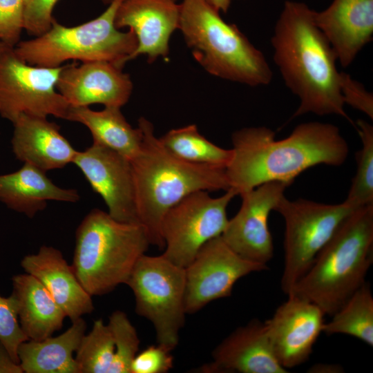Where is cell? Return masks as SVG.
Segmentation results:
<instances>
[{"label": "cell", "instance_id": "cell-36", "mask_svg": "<svg viewBox=\"0 0 373 373\" xmlns=\"http://www.w3.org/2000/svg\"><path fill=\"white\" fill-rule=\"evenodd\" d=\"M0 373H23L18 363L10 356L0 341Z\"/></svg>", "mask_w": 373, "mask_h": 373}, {"label": "cell", "instance_id": "cell-10", "mask_svg": "<svg viewBox=\"0 0 373 373\" xmlns=\"http://www.w3.org/2000/svg\"><path fill=\"white\" fill-rule=\"evenodd\" d=\"M61 67L31 65L1 42V116L12 123L22 115L66 119L70 105L56 88Z\"/></svg>", "mask_w": 373, "mask_h": 373}, {"label": "cell", "instance_id": "cell-1", "mask_svg": "<svg viewBox=\"0 0 373 373\" xmlns=\"http://www.w3.org/2000/svg\"><path fill=\"white\" fill-rule=\"evenodd\" d=\"M231 141L232 157L225 171L238 195L271 181L291 184L307 169L340 166L349 154L339 128L318 122L302 123L280 140L265 126L246 127L233 132Z\"/></svg>", "mask_w": 373, "mask_h": 373}, {"label": "cell", "instance_id": "cell-26", "mask_svg": "<svg viewBox=\"0 0 373 373\" xmlns=\"http://www.w3.org/2000/svg\"><path fill=\"white\" fill-rule=\"evenodd\" d=\"M159 140L171 154L189 163L226 168L232 157L231 149H223L208 140L195 124L171 129Z\"/></svg>", "mask_w": 373, "mask_h": 373}, {"label": "cell", "instance_id": "cell-16", "mask_svg": "<svg viewBox=\"0 0 373 373\" xmlns=\"http://www.w3.org/2000/svg\"><path fill=\"white\" fill-rule=\"evenodd\" d=\"M56 88L72 106L100 104L121 108L130 99L133 85L122 68L95 61L62 65Z\"/></svg>", "mask_w": 373, "mask_h": 373}, {"label": "cell", "instance_id": "cell-41", "mask_svg": "<svg viewBox=\"0 0 373 373\" xmlns=\"http://www.w3.org/2000/svg\"><path fill=\"white\" fill-rule=\"evenodd\" d=\"M175 1H177V0H175Z\"/></svg>", "mask_w": 373, "mask_h": 373}, {"label": "cell", "instance_id": "cell-14", "mask_svg": "<svg viewBox=\"0 0 373 373\" xmlns=\"http://www.w3.org/2000/svg\"><path fill=\"white\" fill-rule=\"evenodd\" d=\"M74 163L93 191L104 200L108 214L125 223H140L131 161L115 151L93 143L77 151Z\"/></svg>", "mask_w": 373, "mask_h": 373}, {"label": "cell", "instance_id": "cell-32", "mask_svg": "<svg viewBox=\"0 0 373 373\" xmlns=\"http://www.w3.org/2000/svg\"><path fill=\"white\" fill-rule=\"evenodd\" d=\"M23 0H0V39L15 47L24 30Z\"/></svg>", "mask_w": 373, "mask_h": 373}, {"label": "cell", "instance_id": "cell-17", "mask_svg": "<svg viewBox=\"0 0 373 373\" xmlns=\"http://www.w3.org/2000/svg\"><path fill=\"white\" fill-rule=\"evenodd\" d=\"M180 4L175 0H122L115 25L128 27L135 33L137 48L130 60L146 55L149 63L169 53V41L178 29Z\"/></svg>", "mask_w": 373, "mask_h": 373}, {"label": "cell", "instance_id": "cell-4", "mask_svg": "<svg viewBox=\"0 0 373 373\" xmlns=\"http://www.w3.org/2000/svg\"><path fill=\"white\" fill-rule=\"evenodd\" d=\"M372 262L370 204L358 207L343 221L289 295L305 298L332 316L365 283Z\"/></svg>", "mask_w": 373, "mask_h": 373}, {"label": "cell", "instance_id": "cell-33", "mask_svg": "<svg viewBox=\"0 0 373 373\" xmlns=\"http://www.w3.org/2000/svg\"><path fill=\"white\" fill-rule=\"evenodd\" d=\"M171 350L157 344L151 345L137 353L131 366V373H166L173 366Z\"/></svg>", "mask_w": 373, "mask_h": 373}, {"label": "cell", "instance_id": "cell-7", "mask_svg": "<svg viewBox=\"0 0 373 373\" xmlns=\"http://www.w3.org/2000/svg\"><path fill=\"white\" fill-rule=\"evenodd\" d=\"M122 0H112L97 17L78 26L53 20L50 28L34 38L19 41L15 50L27 63L55 68L68 60L108 61L123 68L137 48L133 31L117 28L115 18Z\"/></svg>", "mask_w": 373, "mask_h": 373}, {"label": "cell", "instance_id": "cell-3", "mask_svg": "<svg viewBox=\"0 0 373 373\" xmlns=\"http://www.w3.org/2000/svg\"><path fill=\"white\" fill-rule=\"evenodd\" d=\"M138 127L142 144L131 160L137 215L150 245L162 249L161 224L171 207L193 192L226 191L230 186L225 168L182 161L162 145L150 121L140 117Z\"/></svg>", "mask_w": 373, "mask_h": 373}, {"label": "cell", "instance_id": "cell-2", "mask_svg": "<svg viewBox=\"0 0 373 373\" xmlns=\"http://www.w3.org/2000/svg\"><path fill=\"white\" fill-rule=\"evenodd\" d=\"M314 11L303 2H285L271 39L274 61L287 87L300 99L293 117L334 114L351 122L344 109L336 55L316 25Z\"/></svg>", "mask_w": 373, "mask_h": 373}, {"label": "cell", "instance_id": "cell-28", "mask_svg": "<svg viewBox=\"0 0 373 373\" xmlns=\"http://www.w3.org/2000/svg\"><path fill=\"white\" fill-rule=\"evenodd\" d=\"M114 353V339L108 324H105L102 319L95 320L75 352L79 372L108 373Z\"/></svg>", "mask_w": 373, "mask_h": 373}, {"label": "cell", "instance_id": "cell-29", "mask_svg": "<svg viewBox=\"0 0 373 373\" xmlns=\"http://www.w3.org/2000/svg\"><path fill=\"white\" fill-rule=\"evenodd\" d=\"M356 126L362 149L356 153V173L345 201L360 207L373 204V127L363 119Z\"/></svg>", "mask_w": 373, "mask_h": 373}, {"label": "cell", "instance_id": "cell-25", "mask_svg": "<svg viewBox=\"0 0 373 373\" xmlns=\"http://www.w3.org/2000/svg\"><path fill=\"white\" fill-rule=\"evenodd\" d=\"M119 107L93 111L88 106H70L66 119L82 124L90 131L93 143L111 149L130 161L140 152L142 133L133 128Z\"/></svg>", "mask_w": 373, "mask_h": 373}, {"label": "cell", "instance_id": "cell-22", "mask_svg": "<svg viewBox=\"0 0 373 373\" xmlns=\"http://www.w3.org/2000/svg\"><path fill=\"white\" fill-rule=\"evenodd\" d=\"M79 198L76 190L55 185L45 171L28 163L13 173L0 175V200L29 218L44 210L48 200L75 202Z\"/></svg>", "mask_w": 373, "mask_h": 373}, {"label": "cell", "instance_id": "cell-5", "mask_svg": "<svg viewBox=\"0 0 373 373\" xmlns=\"http://www.w3.org/2000/svg\"><path fill=\"white\" fill-rule=\"evenodd\" d=\"M178 29L194 59L210 75L250 86L271 82L273 72L263 53L202 0L182 1Z\"/></svg>", "mask_w": 373, "mask_h": 373}, {"label": "cell", "instance_id": "cell-13", "mask_svg": "<svg viewBox=\"0 0 373 373\" xmlns=\"http://www.w3.org/2000/svg\"><path fill=\"white\" fill-rule=\"evenodd\" d=\"M290 184L271 181L244 192L238 213L229 220L221 238L236 254L250 261L267 265L274 255L268 217L285 196Z\"/></svg>", "mask_w": 373, "mask_h": 373}, {"label": "cell", "instance_id": "cell-6", "mask_svg": "<svg viewBox=\"0 0 373 373\" xmlns=\"http://www.w3.org/2000/svg\"><path fill=\"white\" fill-rule=\"evenodd\" d=\"M150 242L141 224L125 223L92 209L75 233L72 267L85 290L102 296L126 284Z\"/></svg>", "mask_w": 373, "mask_h": 373}, {"label": "cell", "instance_id": "cell-19", "mask_svg": "<svg viewBox=\"0 0 373 373\" xmlns=\"http://www.w3.org/2000/svg\"><path fill=\"white\" fill-rule=\"evenodd\" d=\"M314 21L347 67L372 39L373 0H333L324 10L314 11Z\"/></svg>", "mask_w": 373, "mask_h": 373}, {"label": "cell", "instance_id": "cell-20", "mask_svg": "<svg viewBox=\"0 0 373 373\" xmlns=\"http://www.w3.org/2000/svg\"><path fill=\"white\" fill-rule=\"evenodd\" d=\"M21 266L42 283L71 321L94 310L92 296L59 249L42 246L37 254L25 256Z\"/></svg>", "mask_w": 373, "mask_h": 373}, {"label": "cell", "instance_id": "cell-24", "mask_svg": "<svg viewBox=\"0 0 373 373\" xmlns=\"http://www.w3.org/2000/svg\"><path fill=\"white\" fill-rule=\"evenodd\" d=\"M86 328V323L81 317L57 336L23 342L17 351L23 373H79L74 354Z\"/></svg>", "mask_w": 373, "mask_h": 373}, {"label": "cell", "instance_id": "cell-8", "mask_svg": "<svg viewBox=\"0 0 373 373\" xmlns=\"http://www.w3.org/2000/svg\"><path fill=\"white\" fill-rule=\"evenodd\" d=\"M126 285L135 296V312L153 325L157 344L174 350L186 314L184 268L162 254H144L137 261Z\"/></svg>", "mask_w": 373, "mask_h": 373}, {"label": "cell", "instance_id": "cell-40", "mask_svg": "<svg viewBox=\"0 0 373 373\" xmlns=\"http://www.w3.org/2000/svg\"><path fill=\"white\" fill-rule=\"evenodd\" d=\"M1 39H0V44H1Z\"/></svg>", "mask_w": 373, "mask_h": 373}, {"label": "cell", "instance_id": "cell-38", "mask_svg": "<svg viewBox=\"0 0 373 373\" xmlns=\"http://www.w3.org/2000/svg\"><path fill=\"white\" fill-rule=\"evenodd\" d=\"M213 9L226 13L231 5V0H202Z\"/></svg>", "mask_w": 373, "mask_h": 373}, {"label": "cell", "instance_id": "cell-23", "mask_svg": "<svg viewBox=\"0 0 373 373\" xmlns=\"http://www.w3.org/2000/svg\"><path fill=\"white\" fill-rule=\"evenodd\" d=\"M12 283L19 322L29 340H44L61 329L66 316L38 279L25 273Z\"/></svg>", "mask_w": 373, "mask_h": 373}, {"label": "cell", "instance_id": "cell-21", "mask_svg": "<svg viewBox=\"0 0 373 373\" xmlns=\"http://www.w3.org/2000/svg\"><path fill=\"white\" fill-rule=\"evenodd\" d=\"M12 146L20 161L47 171L73 162L77 151L47 117L22 115L14 123Z\"/></svg>", "mask_w": 373, "mask_h": 373}, {"label": "cell", "instance_id": "cell-11", "mask_svg": "<svg viewBox=\"0 0 373 373\" xmlns=\"http://www.w3.org/2000/svg\"><path fill=\"white\" fill-rule=\"evenodd\" d=\"M237 195L231 188L218 198L198 191L171 207L161 224L162 255L179 267L188 266L204 244L222 236L229 221L227 207Z\"/></svg>", "mask_w": 373, "mask_h": 373}, {"label": "cell", "instance_id": "cell-12", "mask_svg": "<svg viewBox=\"0 0 373 373\" xmlns=\"http://www.w3.org/2000/svg\"><path fill=\"white\" fill-rule=\"evenodd\" d=\"M267 269V265L236 254L221 236L209 240L184 268L186 313L194 314L213 300L230 296L239 279Z\"/></svg>", "mask_w": 373, "mask_h": 373}, {"label": "cell", "instance_id": "cell-35", "mask_svg": "<svg viewBox=\"0 0 373 373\" xmlns=\"http://www.w3.org/2000/svg\"><path fill=\"white\" fill-rule=\"evenodd\" d=\"M341 92L344 104L373 119V95L364 86L344 72H341Z\"/></svg>", "mask_w": 373, "mask_h": 373}, {"label": "cell", "instance_id": "cell-18", "mask_svg": "<svg viewBox=\"0 0 373 373\" xmlns=\"http://www.w3.org/2000/svg\"><path fill=\"white\" fill-rule=\"evenodd\" d=\"M213 361L201 367L206 372L287 373L278 361L264 322L252 320L238 327L212 352Z\"/></svg>", "mask_w": 373, "mask_h": 373}, {"label": "cell", "instance_id": "cell-30", "mask_svg": "<svg viewBox=\"0 0 373 373\" xmlns=\"http://www.w3.org/2000/svg\"><path fill=\"white\" fill-rule=\"evenodd\" d=\"M115 345V353L108 373H131L132 362L137 354L140 339L127 315L116 310L109 316Z\"/></svg>", "mask_w": 373, "mask_h": 373}, {"label": "cell", "instance_id": "cell-9", "mask_svg": "<svg viewBox=\"0 0 373 373\" xmlns=\"http://www.w3.org/2000/svg\"><path fill=\"white\" fill-rule=\"evenodd\" d=\"M357 208L346 201L331 204L303 198L292 201L285 196L280 200L274 211L285 223L280 280L285 294H290L340 224Z\"/></svg>", "mask_w": 373, "mask_h": 373}, {"label": "cell", "instance_id": "cell-15", "mask_svg": "<svg viewBox=\"0 0 373 373\" xmlns=\"http://www.w3.org/2000/svg\"><path fill=\"white\" fill-rule=\"evenodd\" d=\"M264 321L267 334L280 364L288 370L305 363L323 332L325 313L316 304L294 295Z\"/></svg>", "mask_w": 373, "mask_h": 373}, {"label": "cell", "instance_id": "cell-39", "mask_svg": "<svg viewBox=\"0 0 373 373\" xmlns=\"http://www.w3.org/2000/svg\"><path fill=\"white\" fill-rule=\"evenodd\" d=\"M30 0H23L24 3H25V6L28 3Z\"/></svg>", "mask_w": 373, "mask_h": 373}, {"label": "cell", "instance_id": "cell-34", "mask_svg": "<svg viewBox=\"0 0 373 373\" xmlns=\"http://www.w3.org/2000/svg\"><path fill=\"white\" fill-rule=\"evenodd\" d=\"M110 3L112 0H101ZM58 0H30L25 6L24 30L31 35L37 37L46 32L51 26L52 10Z\"/></svg>", "mask_w": 373, "mask_h": 373}, {"label": "cell", "instance_id": "cell-27", "mask_svg": "<svg viewBox=\"0 0 373 373\" xmlns=\"http://www.w3.org/2000/svg\"><path fill=\"white\" fill-rule=\"evenodd\" d=\"M331 316L323 332L349 335L373 346V296L369 283L361 286Z\"/></svg>", "mask_w": 373, "mask_h": 373}, {"label": "cell", "instance_id": "cell-37", "mask_svg": "<svg viewBox=\"0 0 373 373\" xmlns=\"http://www.w3.org/2000/svg\"><path fill=\"white\" fill-rule=\"evenodd\" d=\"M309 372L336 373L343 372V367L336 364H316L309 369Z\"/></svg>", "mask_w": 373, "mask_h": 373}, {"label": "cell", "instance_id": "cell-31", "mask_svg": "<svg viewBox=\"0 0 373 373\" xmlns=\"http://www.w3.org/2000/svg\"><path fill=\"white\" fill-rule=\"evenodd\" d=\"M28 340L19 322L15 297L12 294L8 297L0 294V341L18 363L19 347Z\"/></svg>", "mask_w": 373, "mask_h": 373}]
</instances>
